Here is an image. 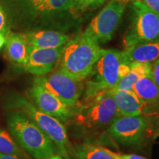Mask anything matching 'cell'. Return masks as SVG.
Masks as SVG:
<instances>
[{"mask_svg": "<svg viewBox=\"0 0 159 159\" xmlns=\"http://www.w3.org/2000/svg\"><path fill=\"white\" fill-rule=\"evenodd\" d=\"M10 25L7 14L0 3V33L7 35L10 33Z\"/></svg>", "mask_w": 159, "mask_h": 159, "instance_id": "7402d4cb", "label": "cell"}, {"mask_svg": "<svg viewBox=\"0 0 159 159\" xmlns=\"http://www.w3.org/2000/svg\"><path fill=\"white\" fill-rule=\"evenodd\" d=\"M71 120L85 130H97L109 126L119 116L111 91L99 93L91 98L85 99L71 108Z\"/></svg>", "mask_w": 159, "mask_h": 159, "instance_id": "277c9868", "label": "cell"}, {"mask_svg": "<svg viewBox=\"0 0 159 159\" xmlns=\"http://www.w3.org/2000/svg\"><path fill=\"white\" fill-rule=\"evenodd\" d=\"M47 159H64V158H63L60 154H55V155H54V156H51L50 158H49Z\"/></svg>", "mask_w": 159, "mask_h": 159, "instance_id": "f1b7e54d", "label": "cell"}, {"mask_svg": "<svg viewBox=\"0 0 159 159\" xmlns=\"http://www.w3.org/2000/svg\"><path fill=\"white\" fill-rule=\"evenodd\" d=\"M7 125L16 142L35 159H47L58 152L52 141L22 113H9Z\"/></svg>", "mask_w": 159, "mask_h": 159, "instance_id": "7a4b0ae2", "label": "cell"}, {"mask_svg": "<svg viewBox=\"0 0 159 159\" xmlns=\"http://www.w3.org/2000/svg\"><path fill=\"white\" fill-rule=\"evenodd\" d=\"M6 55L11 62L23 67L28 59V47L21 33H10L6 35Z\"/></svg>", "mask_w": 159, "mask_h": 159, "instance_id": "e0dca14e", "label": "cell"}, {"mask_svg": "<svg viewBox=\"0 0 159 159\" xmlns=\"http://www.w3.org/2000/svg\"><path fill=\"white\" fill-rule=\"evenodd\" d=\"M27 44L36 48L55 49L63 47L70 37L61 32L49 30H35L21 33Z\"/></svg>", "mask_w": 159, "mask_h": 159, "instance_id": "4fadbf2b", "label": "cell"}, {"mask_svg": "<svg viewBox=\"0 0 159 159\" xmlns=\"http://www.w3.org/2000/svg\"><path fill=\"white\" fill-rule=\"evenodd\" d=\"M150 75L156 84L159 88V59L151 63V71Z\"/></svg>", "mask_w": 159, "mask_h": 159, "instance_id": "cb8c5ba5", "label": "cell"}, {"mask_svg": "<svg viewBox=\"0 0 159 159\" xmlns=\"http://www.w3.org/2000/svg\"><path fill=\"white\" fill-rule=\"evenodd\" d=\"M125 6V4L117 0L109 1L91 20L83 33L99 44L111 41L120 25Z\"/></svg>", "mask_w": 159, "mask_h": 159, "instance_id": "ba28073f", "label": "cell"}, {"mask_svg": "<svg viewBox=\"0 0 159 159\" xmlns=\"http://www.w3.org/2000/svg\"><path fill=\"white\" fill-rule=\"evenodd\" d=\"M122 60L129 66L151 64L159 59V41L125 47L121 51Z\"/></svg>", "mask_w": 159, "mask_h": 159, "instance_id": "5bb4252c", "label": "cell"}, {"mask_svg": "<svg viewBox=\"0 0 159 159\" xmlns=\"http://www.w3.org/2000/svg\"><path fill=\"white\" fill-rule=\"evenodd\" d=\"M133 91L144 105V116L159 111V88L150 74L142 76L133 87Z\"/></svg>", "mask_w": 159, "mask_h": 159, "instance_id": "9a60e30c", "label": "cell"}, {"mask_svg": "<svg viewBox=\"0 0 159 159\" xmlns=\"http://www.w3.org/2000/svg\"><path fill=\"white\" fill-rule=\"evenodd\" d=\"M0 153L19 157L22 152L8 131L0 128Z\"/></svg>", "mask_w": 159, "mask_h": 159, "instance_id": "ffe728a7", "label": "cell"}, {"mask_svg": "<svg viewBox=\"0 0 159 159\" xmlns=\"http://www.w3.org/2000/svg\"><path fill=\"white\" fill-rule=\"evenodd\" d=\"M156 131H157V134L158 135H159V117L157 119V122H156Z\"/></svg>", "mask_w": 159, "mask_h": 159, "instance_id": "4dcf8cb0", "label": "cell"}, {"mask_svg": "<svg viewBox=\"0 0 159 159\" xmlns=\"http://www.w3.org/2000/svg\"><path fill=\"white\" fill-rule=\"evenodd\" d=\"M151 11L159 13V0H139Z\"/></svg>", "mask_w": 159, "mask_h": 159, "instance_id": "d4e9b609", "label": "cell"}, {"mask_svg": "<svg viewBox=\"0 0 159 159\" xmlns=\"http://www.w3.org/2000/svg\"><path fill=\"white\" fill-rule=\"evenodd\" d=\"M134 19L125 34V47L159 41V13L151 11L142 2H132Z\"/></svg>", "mask_w": 159, "mask_h": 159, "instance_id": "52a82bcc", "label": "cell"}, {"mask_svg": "<svg viewBox=\"0 0 159 159\" xmlns=\"http://www.w3.org/2000/svg\"><path fill=\"white\" fill-rule=\"evenodd\" d=\"M119 116H134L144 115V105L133 91L112 89Z\"/></svg>", "mask_w": 159, "mask_h": 159, "instance_id": "2e32d148", "label": "cell"}, {"mask_svg": "<svg viewBox=\"0 0 159 159\" xmlns=\"http://www.w3.org/2000/svg\"><path fill=\"white\" fill-rule=\"evenodd\" d=\"M7 108L26 115L52 141L63 158L71 159L69 155L70 143L63 122L41 111L29 99L21 96L12 97L8 101Z\"/></svg>", "mask_w": 159, "mask_h": 159, "instance_id": "5b68a950", "label": "cell"}, {"mask_svg": "<svg viewBox=\"0 0 159 159\" xmlns=\"http://www.w3.org/2000/svg\"><path fill=\"white\" fill-rule=\"evenodd\" d=\"M117 1L119 2H121L124 3L126 5V4H128L129 2H134L135 1H137V0H117Z\"/></svg>", "mask_w": 159, "mask_h": 159, "instance_id": "f546056e", "label": "cell"}, {"mask_svg": "<svg viewBox=\"0 0 159 159\" xmlns=\"http://www.w3.org/2000/svg\"><path fill=\"white\" fill-rule=\"evenodd\" d=\"M113 158H114V157H113ZM115 159H119V158H114Z\"/></svg>", "mask_w": 159, "mask_h": 159, "instance_id": "1f68e13d", "label": "cell"}, {"mask_svg": "<svg viewBox=\"0 0 159 159\" xmlns=\"http://www.w3.org/2000/svg\"><path fill=\"white\" fill-rule=\"evenodd\" d=\"M123 62L121 51L102 49L100 56L93 67L85 89V99L103 91L112 90L120 81L119 66Z\"/></svg>", "mask_w": 159, "mask_h": 159, "instance_id": "8992f818", "label": "cell"}, {"mask_svg": "<svg viewBox=\"0 0 159 159\" xmlns=\"http://www.w3.org/2000/svg\"><path fill=\"white\" fill-rule=\"evenodd\" d=\"M151 64L139 63L131 66L130 71L126 76L119 81L114 89L125 91H133V87L139 78L146 75L150 74Z\"/></svg>", "mask_w": 159, "mask_h": 159, "instance_id": "ac0fdd59", "label": "cell"}, {"mask_svg": "<svg viewBox=\"0 0 159 159\" xmlns=\"http://www.w3.org/2000/svg\"><path fill=\"white\" fill-rule=\"evenodd\" d=\"M102 49L99 43L84 33L77 35L64 46L55 69L83 81L91 74Z\"/></svg>", "mask_w": 159, "mask_h": 159, "instance_id": "6da1fadb", "label": "cell"}, {"mask_svg": "<svg viewBox=\"0 0 159 159\" xmlns=\"http://www.w3.org/2000/svg\"><path fill=\"white\" fill-rule=\"evenodd\" d=\"M1 5L10 27L22 28L35 25L43 17H53L73 8L72 0H25Z\"/></svg>", "mask_w": 159, "mask_h": 159, "instance_id": "3957f363", "label": "cell"}, {"mask_svg": "<svg viewBox=\"0 0 159 159\" xmlns=\"http://www.w3.org/2000/svg\"><path fill=\"white\" fill-rule=\"evenodd\" d=\"M0 159H21V158H19V157H17V156L0 153Z\"/></svg>", "mask_w": 159, "mask_h": 159, "instance_id": "484cf974", "label": "cell"}, {"mask_svg": "<svg viewBox=\"0 0 159 159\" xmlns=\"http://www.w3.org/2000/svg\"><path fill=\"white\" fill-rule=\"evenodd\" d=\"M63 48L64 46L55 49L36 48L29 46L28 59L23 69L37 77L44 76L53 70Z\"/></svg>", "mask_w": 159, "mask_h": 159, "instance_id": "7c38bea8", "label": "cell"}, {"mask_svg": "<svg viewBox=\"0 0 159 159\" xmlns=\"http://www.w3.org/2000/svg\"><path fill=\"white\" fill-rule=\"evenodd\" d=\"M75 159H115L105 148L91 143H82L75 150Z\"/></svg>", "mask_w": 159, "mask_h": 159, "instance_id": "d6986e66", "label": "cell"}, {"mask_svg": "<svg viewBox=\"0 0 159 159\" xmlns=\"http://www.w3.org/2000/svg\"><path fill=\"white\" fill-rule=\"evenodd\" d=\"M28 97L30 101L45 114L55 117L61 122H67L71 120L72 116L71 108L63 104L35 79L29 89Z\"/></svg>", "mask_w": 159, "mask_h": 159, "instance_id": "8fae6325", "label": "cell"}, {"mask_svg": "<svg viewBox=\"0 0 159 159\" xmlns=\"http://www.w3.org/2000/svg\"><path fill=\"white\" fill-rule=\"evenodd\" d=\"M35 80L70 108L78 103L84 90L83 81L75 80L57 69Z\"/></svg>", "mask_w": 159, "mask_h": 159, "instance_id": "9c48e42d", "label": "cell"}, {"mask_svg": "<svg viewBox=\"0 0 159 159\" xmlns=\"http://www.w3.org/2000/svg\"><path fill=\"white\" fill-rule=\"evenodd\" d=\"M149 125V119L144 115L118 116L109 125L107 132L121 144L136 145L143 140Z\"/></svg>", "mask_w": 159, "mask_h": 159, "instance_id": "30bf717a", "label": "cell"}, {"mask_svg": "<svg viewBox=\"0 0 159 159\" xmlns=\"http://www.w3.org/2000/svg\"><path fill=\"white\" fill-rule=\"evenodd\" d=\"M21 1H25V0H0V3L7 4V3L17 2H21Z\"/></svg>", "mask_w": 159, "mask_h": 159, "instance_id": "83f0119b", "label": "cell"}, {"mask_svg": "<svg viewBox=\"0 0 159 159\" xmlns=\"http://www.w3.org/2000/svg\"><path fill=\"white\" fill-rule=\"evenodd\" d=\"M105 150L111 155V156L114 157V158H117L119 159H147L146 158L143 156H138V155H134V154H122V153H117L114 151H111L108 150V148H105Z\"/></svg>", "mask_w": 159, "mask_h": 159, "instance_id": "603a6c76", "label": "cell"}, {"mask_svg": "<svg viewBox=\"0 0 159 159\" xmlns=\"http://www.w3.org/2000/svg\"><path fill=\"white\" fill-rule=\"evenodd\" d=\"M6 41V35L0 33V49L2 47V46L5 43Z\"/></svg>", "mask_w": 159, "mask_h": 159, "instance_id": "4316f807", "label": "cell"}, {"mask_svg": "<svg viewBox=\"0 0 159 159\" xmlns=\"http://www.w3.org/2000/svg\"><path fill=\"white\" fill-rule=\"evenodd\" d=\"M73 8L78 11L93 10L103 5L108 0H72Z\"/></svg>", "mask_w": 159, "mask_h": 159, "instance_id": "44dd1931", "label": "cell"}]
</instances>
